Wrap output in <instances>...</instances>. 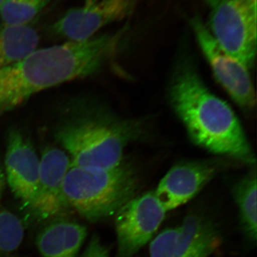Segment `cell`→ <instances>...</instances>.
Instances as JSON below:
<instances>
[{"mask_svg":"<svg viewBox=\"0 0 257 257\" xmlns=\"http://www.w3.org/2000/svg\"><path fill=\"white\" fill-rule=\"evenodd\" d=\"M80 257H109L108 248L101 242L99 236L94 234L85 251Z\"/></svg>","mask_w":257,"mask_h":257,"instance_id":"ac0fdd59","label":"cell"},{"mask_svg":"<svg viewBox=\"0 0 257 257\" xmlns=\"http://www.w3.org/2000/svg\"><path fill=\"white\" fill-rule=\"evenodd\" d=\"M207 27L214 40L248 69L256 60L257 0H204Z\"/></svg>","mask_w":257,"mask_h":257,"instance_id":"5b68a950","label":"cell"},{"mask_svg":"<svg viewBox=\"0 0 257 257\" xmlns=\"http://www.w3.org/2000/svg\"><path fill=\"white\" fill-rule=\"evenodd\" d=\"M38 188L28 209L37 221H51L63 217L71 210L63 194V184L71 167L65 151L56 147L44 149L40 159Z\"/></svg>","mask_w":257,"mask_h":257,"instance_id":"30bf717a","label":"cell"},{"mask_svg":"<svg viewBox=\"0 0 257 257\" xmlns=\"http://www.w3.org/2000/svg\"><path fill=\"white\" fill-rule=\"evenodd\" d=\"M38 33L29 25L0 26V69L23 60L37 50Z\"/></svg>","mask_w":257,"mask_h":257,"instance_id":"5bb4252c","label":"cell"},{"mask_svg":"<svg viewBox=\"0 0 257 257\" xmlns=\"http://www.w3.org/2000/svg\"><path fill=\"white\" fill-rule=\"evenodd\" d=\"M138 185V171L123 160L109 170L71 167L64 179L63 194L69 209L94 223L115 215L135 197Z\"/></svg>","mask_w":257,"mask_h":257,"instance_id":"277c9868","label":"cell"},{"mask_svg":"<svg viewBox=\"0 0 257 257\" xmlns=\"http://www.w3.org/2000/svg\"><path fill=\"white\" fill-rule=\"evenodd\" d=\"M168 94L193 143L214 155L256 166V157L234 111L209 90L189 57L181 58L176 66Z\"/></svg>","mask_w":257,"mask_h":257,"instance_id":"7a4b0ae2","label":"cell"},{"mask_svg":"<svg viewBox=\"0 0 257 257\" xmlns=\"http://www.w3.org/2000/svg\"><path fill=\"white\" fill-rule=\"evenodd\" d=\"M6 184L7 181L6 177H5L4 167L0 162V202H1V199L3 197Z\"/></svg>","mask_w":257,"mask_h":257,"instance_id":"d6986e66","label":"cell"},{"mask_svg":"<svg viewBox=\"0 0 257 257\" xmlns=\"http://www.w3.org/2000/svg\"><path fill=\"white\" fill-rule=\"evenodd\" d=\"M256 172L253 168L240 179L233 189L235 202L239 211L241 229L251 242L257 236Z\"/></svg>","mask_w":257,"mask_h":257,"instance_id":"9a60e30c","label":"cell"},{"mask_svg":"<svg viewBox=\"0 0 257 257\" xmlns=\"http://www.w3.org/2000/svg\"><path fill=\"white\" fill-rule=\"evenodd\" d=\"M40 166V159L29 139L18 130H12L7 139L5 177L12 192L25 207L36 195Z\"/></svg>","mask_w":257,"mask_h":257,"instance_id":"7c38bea8","label":"cell"},{"mask_svg":"<svg viewBox=\"0 0 257 257\" xmlns=\"http://www.w3.org/2000/svg\"><path fill=\"white\" fill-rule=\"evenodd\" d=\"M51 0H6L0 8V17L5 25H29Z\"/></svg>","mask_w":257,"mask_h":257,"instance_id":"2e32d148","label":"cell"},{"mask_svg":"<svg viewBox=\"0 0 257 257\" xmlns=\"http://www.w3.org/2000/svg\"><path fill=\"white\" fill-rule=\"evenodd\" d=\"M226 166L222 160L182 162L168 171L154 192L167 212L190 201Z\"/></svg>","mask_w":257,"mask_h":257,"instance_id":"8fae6325","label":"cell"},{"mask_svg":"<svg viewBox=\"0 0 257 257\" xmlns=\"http://www.w3.org/2000/svg\"><path fill=\"white\" fill-rule=\"evenodd\" d=\"M5 1H6V0H0V8H2V6L4 4Z\"/></svg>","mask_w":257,"mask_h":257,"instance_id":"ffe728a7","label":"cell"},{"mask_svg":"<svg viewBox=\"0 0 257 257\" xmlns=\"http://www.w3.org/2000/svg\"><path fill=\"white\" fill-rule=\"evenodd\" d=\"M25 227L21 219L0 207V257H10L20 247Z\"/></svg>","mask_w":257,"mask_h":257,"instance_id":"e0dca14e","label":"cell"},{"mask_svg":"<svg viewBox=\"0 0 257 257\" xmlns=\"http://www.w3.org/2000/svg\"><path fill=\"white\" fill-rule=\"evenodd\" d=\"M220 243L217 225L199 213L157 235L150 246V257H210Z\"/></svg>","mask_w":257,"mask_h":257,"instance_id":"52a82bcc","label":"cell"},{"mask_svg":"<svg viewBox=\"0 0 257 257\" xmlns=\"http://www.w3.org/2000/svg\"><path fill=\"white\" fill-rule=\"evenodd\" d=\"M87 235L84 225L66 216L56 218L40 231L37 246L42 257H77Z\"/></svg>","mask_w":257,"mask_h":257,"instance_id":"4fadbf2b","label":"cell"},{"mask_svg":"<svg viewBox=\"0 0 257 257\" xmlns=\"http://www.w3.org/2000/svg\"><path fill=\"white\" fill-rule=\"evenodd\" d=\"M142 119H122L100 107H84L57 126L55 138L69 155L71 167L109 170L123 161L125 149L143 138Z\"/></svg>","mask_w":257,"mask_h":257,"instance_id":"3957f363","label":"cell"},{"mask_svg":"<svg viewBox=\"0 0 257 257\" xmlns=\"http://www.w3.org/2000/svg\"><path fill=\"white\" fill-rule=\"evenodd\" d=\"M138 0H87L83 7L69 10L50 30L68 41L81 42L94 37L109 24L122 21L135 13Z\"/></svg>","mask_w":257,"mask_h":257,"instance_id":"9c48e42d","label":"cell"},{"mask_svg":"<svg viewBox=\"0 0 257 257\" xmlns=\"http://www.w3.org/2000/svg\"><path fill=\"white\" fill-rule=\"evenodd\" d=\"M127 30L125 25L114 34L37 49L23 60L0 69V116L37 93L96 73Z\"/></svg>","mask_w":257,"mask_h":257,"instance_id":"6da1fadb","label":"cell"},{"mask_svg":"<svg viewBox=\"0 0 257 257\" xmlns=\"http://www.w3.org/2000/svg\"><path fill=\"white\" fill-rule=\"evenodd\" d=\"M189 25L216 81L241 109L251 110L256 95L249 69L218 45L200 17H193Z\"/></svg>","mask_w":257,"mask_h":257,"instance_id":"8992f818","label":"cell"},{"mask_svg":"<svg viewBox=\"0 0 257 257\" xmlns=\"http://www.w3.org/2000/svg\"><path fill=\"white\" fill-rule=\"evenodd\" d=\"M154 191L134 197L115 214L118 256L131 257L153 237L165 218Z\"/></svg>","mask_w":257,"mask_h":257,"instance_id":"ba28073f","label":"cell"}]
</instances>
